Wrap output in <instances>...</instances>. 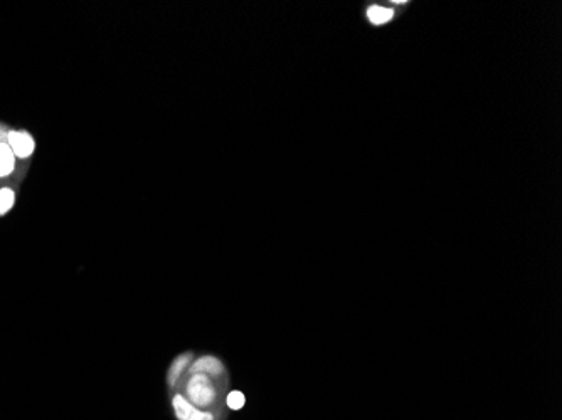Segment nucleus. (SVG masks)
<instances>
[{
	"label": "nucleus",
	"mask_w": 562,
	"mask_h": 420,
	"mask_svg": "<svg viewBox=\"0 0 562 420\" xmlns=\"http://www.w3.org/2000/svg\"><path fill=\"white\" fill-rule=\"evenodd\" d=\"M15 161L17 159H15L9 145L0 143V179H6L15 170Z\"/></svg>",
	"instance_id": "obj_5"
},
{
	"label": "nucleus",
	"mask_w": 562,
	"mask_h": 420,
	"mask_svg": "<svg viewBox=\"0 0 562 420\" xmlns=\"http://www.w3.org/2000/svg\"><path fill=\"white\" fill-rule=\"evenodd\" d=\"M222 363L216 357H202L197 362H194L191 371L192 373H204V375H219L222 373Z\"/></svg>",
	"instance_id": "obj_4"
},
{
	"label": "nucleus",
	"mask_w": 562,
	"mask_h": 420,
	"mask_svg": "<svg viewBox=\"0 0 562 420\" xmlns=\"http://www.w3.org/2000/svg\"><path fill=\"white\" fill-rule=\"evenodd\" d=\"M392 17H394V10L389 9V7L370 6L369 10H367V19H369L374 26H382V24H387L389 20H392Z\"/></svg>",
	"instance_id": "obj_6"
},
{
	"label": "nucleus",
	"mask_w": 562,
	"mask_h": 420,
	"mask_svg": "<svg viewBox=\"0 0 562 420\" xmlns=\"http://www.w3.org/2000/svg\"><path fill=\"white\" fill-rule=\"evenodd\" d=\"M226 402H228V405L231 407L233 410H240V409H242V405H244L246 398H244V395L241 394V391L234 390V391H231V394L228 395Z\"/></svg>",
	"instance_id": "obj_9"
},
{
	"label": "nucleus",
	"mask_w": 562,
	"mask_h": 420,
	"mask_svg": "<svg viewBox=\"0 0 562 420\" xmlns=\"http://www.w3.org/2000/svg\"><path fill=\"white\" fill-rule=\"evenodd\" d=\"M189 402L196 407H209L216 398L211 378L204 373H194L187 383Z\"/></svg>",
	"instance_id": "obj_1"
},
{
	"label": "nucleus",
	"mask_w": 562,
	"mask_h": 420,
	"mask_svg": "<svg viewBox=\"0 0 562 420\" xmlns=\"http://www.w3.org/2000/svg\"><path fill=\"white\" fill-rule=\"evenodd\" d=\"M172 405L179 420H212V415L209 414V412L196 409V405H192V403L185 397H182V395H175V397H173Z\"/></svg>",
	"instance_id": "obj_3"
},
{
	"label": "nucleus",
	"mask_w": 562,
	"mask_h": 420,
	"mask_svg": "<svg viewBox=\"0 0 562 420\" xmlns=\"http://www.w3.org/2000/svg\"><path fill=\"white\" fill-rule=\"evenodd\" d=\"M7 145H9L10 150L14 152L15 159L20 160H27L29 156L34 155L36 152V141L32 138L29 131L10 130L9 136H7Z\"/></svg>",
	"instance_id": "obj_2"
},
{
	"label": "nucleus",
	"mask_w": 562,
	"mask_h": 420,
	"mask_svg": "<svg viewBox=\"0 0 562 420\" xmlns=\"http://www.w3.org/2000/svg\"><path fill=\"white\" fill-rule=\"evenodd\" d=\"M191 358H192L191 353H184V355H180L179 358L173 360V363L171 365V370H169V383H171V385H173V383L179 380L180 375L184 373V370L187 369L189 363H191Z\"/></svg>",
	"instance_id": "obj_7"
},
{
	"label": "nucleus",
	"mask_w": 562,
	"mask_h": 420,
	"mask_svg": "<svg viewBox=\"0 0 562 420\" xmlns=\"http://www.w3.org/2000/svg\"><path fill=\"white\" fill-rule=\"evenodd\" d=\"M15 205V192L9 187L0 188V216L9 213Z\"/></svg>",
	"instance_id": "obj_8"
}]
</instances>
